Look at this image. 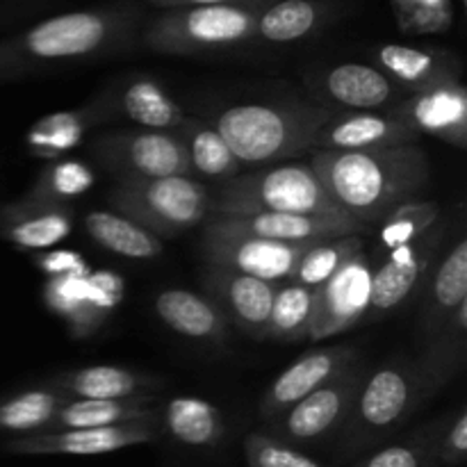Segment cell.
<instances>
[{
    "label": "cell",
    "mask_w": 467,
    "mask_h": 467,
    "mask_svg": "<svg viewBox=\"0 0 467 467\" xmlns=\"http://www.w3.org/2000/svg\"><path fill=\"white\" fill-rule=\"evenodd\" d=\"M141 12L132 3L55 14L0 41V82L94 62L130 48Z\"/></svg>",
    "instance_id": "obj_1"
},
{
    "label": "cell",
    "mask_w": 467,
    "mask_h": 467,
    "mask_svg": "<svg viewBox=\"0 0 467 467\" xmlns=\"http://www.w3.org/2000/svg\"><path fill=\"white\" fill-rule=\"evenodd\" d=\"M337 208L360 226H377L397 205L429 185L431 169L420 144L377 150H313L308 160Z\"/></svg>",
    "instance_id": "obj_2"
},
{
    "label": "cell",
    "mask_w": 467,
    "mask_h": 467,
    "mask_svg": "<svg viewBox=\"0 0 467 467\" xmlns=\"http://www.w3.org/2000/svg\"><path fill=\"white\" fill-rule=\"evenodd\" d=\"M331 114L317 103L301 100L242 103L222 109L213 126L222 132L240 164L272 167L313 150L315 135Z\"/></svg>",
    "instance_id": "obj_3"
},
{
    "label": "cell",
    "mask_w": 467,
    "mask_h": 467,
    "mask_svg": "<svg viewBox=\"0 0 467 467\" xmlns=\"http://www.w3.org/2000/svg\"><path fill=\"white\" fill-rule=\"evenodd\" d=\"M281 213L351 222L336 205L308 162L272 164L222 182L213 196V214Z\"/></svg>",
    "instance_id": "obj_4"
},
{
    "label": "cell",
    "mask_w": 467,
    "mask_h": 467,
    "mask_svg": "<svg viewBox=\"0 0 467 467\" xmlns=\"http://www.w3.org/2000/svg\"><path fill=\"white\" fill-rule=\"evenodd\" d=\"M272 3V0H269ZM265 5L164 9L141 30V44L158 55H217L255 41V23Z\"/></svg>",
    "instance_id": "obj_5"
},
{
    "label": "cell",
    "mask_w": 467,
    "mask_h": 467,
    "mask_svg": "<svg viewBox=\"0 0 467 467\" xmlns=\"http://www.w3.org/2000/svg\"><path fill=\"white\" fill-rule=\"evenodd\" d=\"M112 213L169 240L199 226L213 214V194L192 176H119L108 192Z\"/></svg>",
    "instance_id": "obj_6"
},
{
    "label": "cell",
    "mask_w": 467,
    "mask_h": 467,
    "mask_svg": "<svg viewBox=\"0 0 467 467\" xmlns=\"http://www.w3.org/2000/svg\"><path fill=\"white\" fill-rule=\"evenodd\" d=\"M427 401L418 368L406 360H390L365 372L349 415L345 420L342 447L360 451L392 436Z\"/></svg>",
    "instance_id": "obj_7"
},
{
    "label": "cell",
    "mask_w": 467,
    "mask_h": 467,
    "mask_svg": "<svg viewBox=\"0 0 467 467\" xmlns=\"http://www.w3.org/2000/svg\"><path fill=\"white\" fill-rule=\"evenodd\" d=\"M89 155L114 176L167 178L192 176L185 144L178 132L114 130L96 137Z\"/></svg>",
    "instance_id": "obj_8"
},
{
    "label": "cell",
    "mask_w": 467,
    "mask_h": 467,
    "mask_svg": "<svg viewBox=\"0 0 467 467\" xmlns=\"http://www.w3.org/2000/svg\"><path fill=\"white\" fill-rule=\"evenodd\" d=\"M445 237L447 222L441 217L418 240L381 258L372 274V301L365 319L377 322L388 317L422 295Z\"/></svg>",
    "instance_id": "obj_9"
},
{
    "label": "cell",
    "mask_w": 467,
    "mask_h": 467,
    "mask_svg": "<svg viewBox=\"0 0 467 467\" xmlns=\"http://www.w3.org/2000/svg\"><path fill=\"white\" fill-rule=\"evenodd\" d=\"M365 372L368 369L363 368L360 360L351 363L331 381L296 401L285 413L274 418L269 422L272 424L269 436L278 438L287 445H308V442L327 441L333 433H340Z\"/></svg>",
    "instance_id": "obj_10"
},
{
    "label": "cell",
    "mask_w": 467,
    "mask_h": 467,
    "mask_svg": "<svg viewBox=\"0 0 467 467\" xmlns=\"http://www.w3.org/2000/svg\"><path fill=\"white\" fill-rule=\"evenodd\" d=\"M313 244L317 242H306V244L272 242L213 231V228H203V235H201V254H203L205 265L246 274V276L276 283V285L292 281L296 265Z\"/></svg>",
    "instance_id": "obj_11"
},
{
    "label": "cell",
    "mask_w": 467,
    "mask_h": 467,
    "mask_svg": "<svg viewBox=\"0 0 467 467\" xmlns=\"http://www.w3.org/2000/svg\"><path fill=\"white\" fill-rule=\"evenodd\" d=\"M308 89L319 108L328 112H381L409 96L374 64L363 62L317 68L308 76Z\"/></svg>",
    "instance_id": "obj_12"
},
{
    "label": "cell",
    "mask_w": 467,
    "mask_h": 467,
    "mask_svg": "<svg viewBox=\"0 0 467 467\" xmlns=\"http://www.w3.org/2000/svg\"><path fill=\"white\" fill-rule=\"evenodd\" d=\"M372 260L365 251L351 255L324 285L315 290L308 342H322L358 327L372 301Z\"/></svg>",
    "instance_id": "obj_13"
},
{
    "label": "cell",
    "mask_w": 467,
    "mask_h": 467,
    "mask_svg": "<svg viewBox=\"0 0 467 467\" xmlns=\"http://www.w3.org/2000/svg\"><path fill=\"white\" fill-rule=\"evenodd\" d=\"M160 431V420L100 429H55L12 438L5 442V450L21 456H99L158 441Z\"/></svg>",
    "instance_id": "obj_14"
},
{
    "label": "cell",
    "mask_w": 467,
    "mask_h": 467,
    "mask_svg": "<svg viewBox=\"0 0 467 467\" xmlns=\"http://www.w3.org/2000/svg\"><path fill=\"white\" fill-rule=\"evenodd\" d=\"M356 360H360V354L351 345L319 347V349L308 351L269 383L267 390L260 397V418L272 422L274 418L285 413L290 406L322 388Z\"/></svg>",
    "instance_id": "obj_15"
},
{
    "label": "cell",
    "mask_w": 467,
    "mask_h": 467,
    "mask_svg": "<svg viewBox=\"0 0 467 467\" xmlns=\"http://www.w3.org/2000/svg\"><path fill=\"white\" fill-rule=\"evenodd\" d=\"M203 228L233 233V235L260 237L272 242H324L333 237L363 235L368 228L356 222H337V219L301 217V214L255 213V214H210Z\"/></svg>",
    "instance_id": "obj_16"
},
{
    "label": "cell",
    "mask_w": 467,
    "mask_h": 467,
    "mask_svg": "<svg viewBox=\"0 0 467 467\" xmlns=\"http://www.w3.org/2000/svg\"><path fill=\"white\" fill-rule=\"evenodd\" d=\"M420 144V135L392 109L333 112L319 126L313 150H377Z\"/></svg>",
    "instance_id": "obj_17"
},
{
    "label": "cell",
    "mask_w": 467,
    "mask_h": 467,
    "mask_svg": "<svg viewBox=\"0 0 467 467\" xmlns=\"http://www.w3.org/2000/svg\"><path fill=\"white\" fill-rule=\"evenodd\" d=\"M203 287L242 333L254 340H267L276 283L208 265L203 272Z\"/></svg>",
    "instance_id": "obj_18"
},
{
    "label": "cell",
    "mask_w": 467,
    "mask_h": 467,
    "mask_svg": "<svg viewBox=\"0 0 467 467\" xmlns=\"http://www.w3.org/2000/svg\"><path fill=\"white\" fill-rule=\"evenodd\" d=\"M372 64L386 73L404 94L433 89L461 80L463 64L456 53L433 46L381 44L369 50Z\"/></svg>",
    "instance_id": "obj_19"
},
{
    "label": "cell",
    "mask_w": 467,
    "mask_h": 467,
    "mask_svg": "<svg viewBox=\"0 0 467 467\" xmlns=\"http://www.w3.org/2000/svg\"><path fill=\"white\" fill-rule=\"evenodd\" d=\"M392 112L420 137L431 135L454 149H467V89L461 80L409 94Z\"/></svg>",
    "instance_id": "obj_20"
},
{
    "label": "cell",
    "mask_w": 467,
    "mask_h": 467,
    "mask_svg": "<svg viewBox=\"0 0 467 467\" xmlns=\"http://www.w3.org/2000/svg\"><path fill=\"white\" fill-rule=\"evenodd\" d=\"M109 119H114V112L109 94L105 89L80 108L50 112L36 119L26 132V146L35 158L48 160V162L67 158L68 150L80 146V141L85 140L91 128L100 126Z\"/></svg>",
    "instance_id": "obj_21"
},
{
    "label": "cell",
    "mask_w": 467,
    "mask_h": 467,
    "mask_svg": "<svg viewBox=\"0 0 467 467\" xmlns=\"http://www.w3.org/2000/svg\"><path fill=\"white\" fill-rule=\"evenodd\" d=\"M73 219L71 205L23 196L0 208V237L18 249L48 251L71 235Z\"/></svg>",
    "instance_id": "obj_22"
},
{
    "label": "cell",
    "mask_w": 467,
    "mask_h": 467,
    "mask_svg": "<svg viewBox=\"0 0 467 467\" xmlns=\"http://www.w3.org/2000/svg\"><path fill=\"white\" fill-rule=\"evenodd\" d=\"M467 304V237L461 233L450 249L438 255L420 295V336L429 340L459 306Z\"/></svg>",
    "instance_id": "obj_23"
},
{
    "label": "cell",
    "mask_w": 467,
    "mask_h": 467,
    "mask_svg": "<svg viewBox=\"0 0 467 467\" xmlns=\"http://www.w3.org/2000/svg\"><path fill=\"white\" fill-rule=\"evenodd\" d=\"M108 94L114 117L128 119L144 130L178 132L187 117L162 82L146 73L123 78L117 87H108Z\"/></svg>",
    "instance_id": "obj_24"
},
{
    "label": "cell",
    "mask_w": 467,
    "mask_h": 467,
    "mask_svg": "<svg viewBox=\"0 0 467 467\" xmlns=\"http://www.w3.org/2000/svg\"><path fill=\"white\" fill-rule=\"evenodd\" d=\"M50 386L67 400H135L155 397L164 383L158 377L119 365H89L50 379Z\"/></svg>",
    "instance_id": "obj_25"
},
{
    "label": "cell",
    "mask_w": 467,
    "mask_h": 467,
    "mask_svg": "<svg viewBox=\"0 0 467 467\" xmlns=\"http://www.w3.org/2000/svg\"><path fill=\"white\" fill-rule=\"evenodd\" d=\"M340 14V0H272L260 9L255 41L274 46L299 44L331 26Z\"/></svg>",
    "instance_id": "obj_26"
},
{
    "label": "cell",
    "mask_w": 467,
    "mask_h": 467,
    "mask_svg": "<svg viewBox=\"0 0 467 467\" xmlns=\"http://www.w3.org/2000/svg\"><path fill=\"white\" fill-rule=\"evenodd\" d=\"M158 317L178 336L205 345H223L228 336V317L210 296L185 287L162 290L153 301Z\"/></svg>",
    "instance_id": "obj_27"
},
{
    "label": "cell",
    "mask_w": 467,
    "mask_h": 467,
    "mask_svg": "<svg viewBox=\"0 0 467 467\" xmlns=\"http://www.w3.org/2000/svg\"><path fill=\"white\" fill-rule=\"evenodd\" d=\"M467 358V304L459 306L450 319L422 342V354L415 358L420 381H422L427 400L442 390Z\"/></svg>",
    "instance_id": "obj_28"
},
{
    "label": "cell",
    "mask_w": 467,
    "mask_h": 467,
    "mask_svg": "<svg viewBox=\"0 0 467 467\" xmlns=\"http://www.w3.org/2000/svg\"><path fill=\"white\" fill-rule=\"evenodd\" d=\"M160 420L158 397H135V400H67L55 413V429H100L114 424Z\"/></svg>",
    "instance_id": "obj_29"
},
{
    "label": "cell",
    "mask_w": 467,
    "mask_h": 467,
    "mask_svg": "<svg viewBox=\"0 0 467 467\" xmlns=\"http://www.w3.org/2000/svg\"><path fill=\"white\" fill-rule=\"evenodd\" d=\"M160 429L187 447H214L226 433L222 410L201 397H176L160 406Z\"/></svg>",
    "instance_id": "obj_30"
},
{
    "label": "cell",
    "mask_w": 467,
    "mask_h": 467,
    "mask_svg": "<svg viewBox=\"0 0 467 467\" xmlns=\"http://www.w3.org/2000/svg\"><path fill=\"white\" fill-rule=\"evenodd\" d=\"M178 135L185 144L190 169L199 176L226 182L240 173V160L235 158L222 132L213 126V121L185 117L182 126L178 128Z\"/></svg>",
    "instance_id": "obj_31"
},
{
    "label": "cell",
    "mask_w": 467,
    "mask_h": 467,
    "mask_svg": "<svg viewBox=\"0 0 467 467\" xmlns=\"http://www.w3.org/2000/svg\"><path fill=\"white\" fill-rule=\"evenodd\" d=\"M85 231L100 249L112 251L121 258L150 260L162 255L164 242L140 223L108 210H91L85 217Z\"/></svg>",
    "instance_id": "obj_32"
},
{
    "label": "cell",
    "mask_w": 467,
    "mask_h": 467,
    "mask_svg": "<svg viewBox=\"0 0 467 467\" xmlns=\"http://www.w3.org/2000/svg\"><path fill=\"white\" fill-rule=\"evenodd\" d=\"M64 401L67 397L55 390L50 383L5 397L0 400V431L21 433V436L46 431Z\"/></svg>",
    "instance_id": "obj_33"
},
{
    "label": "cell",
    "mask_w": 467,
    "mask_h": 467,
    "mask_svg": "<svg viewBox=\"0 0 467 467\" xmlns=\"http://www.w3.org/2000/svg\"><path fill=\"white\" fill-rule=\"evenodd\" d=\"M315 310V290L299 283H278L269 313V337L278 342H306Z\"/></svg>",
    "instance_id": "obj_34"
},
{
    "label": "cell",
    "mask_w": 467,
    "mask_h": 467,
    "mask_svg": "<svg viewBox=\"0 0 467 467\" xmlns=\"http://www.w3.org/2000/svg\"><path fill=\"white\" fill-rule=\"evenodd\" d=\"M441 205L436 201H406L397 205L386 219L379 222V242L377 251L386 258L392 251L410 244L420 235L429 231L441 219Z\"/></svg>",
    "instance_id": "obj_35"
},
{
    "label": "cell",
    "mask_w": 467,
    "mask_h": 467,
    "mask_svg": "<svg viewBox=\"0 0 467 467\" xmlns=\"http://www.w3.org/2000/svg\"><path fill=\"white\" fill-rule=\"evenodd\" d=\"M85 278L76 276H62V278H48L44 283V301L48 310L64 319L71 328L73 337H87L103 327L99 315L91 310L89 299H87Z\"/></svg>",
    "instance_id": "obj_36"
},
{
    "label": "cell",
    "mask_w": 467,
    "mask_h": 467,
    "mask_svg": "<svg viewBox=\"0 0 467 467\" xmlns=\"http://www.w3.org/2000/svg\"><path fill=\"white\" fill-rule=\"evenodd\" d=\"M94 181V171L87 162L76 158H57L44 164L35 185L30 187L26 196L48 201V203L68 205V201L89 192Z\"/></svg>",
    "instance_id": "obj_37"
},
{
    "label": "cell",
    "mask_w": 467,
    "mask_h": 467,
    "mask_svg": "<svg viewBox=\"0 0 467 467\" xmlns=\"http://www.w3.org/2000/svg\"><path fill=\"white\" fill-rule=\"evenodd\" d=\"M365 242L360 235H347V237H333V240L317 242L310 246L304 254V258L296 265L295 274H292V283L299 285L313 287L317 290L319 285L328 281L347 260L354 254L363 251Z\"/></svg>",
    "instance_id": "obj_38"
},
{
    "label": "cell",
    "mask_w": 467,
    "mask_h": 467,
    "mask_svg": "<svg viewBox=\"0 0 467 467\" xmlns=\"http://www.w3.org/2000/svg\"><path fill=\"white\" fill-rule=\"evenodd\" d=\"M400 30L409 36L445 35L454 26L451 0H392Z\"/></svg>",
    "instance_id": "obj_39"
},
{
    "label": "cell",
    "mask_w": 467,
    "mask_h": 467,
    "mask_svg": "<svg viewBox=\"0 0 467 467\" xmlns=\"http://www.w3.org/2000/svg\"><path fill=\"white\" fill-rule=\"evenodd\" d=\"M438 424L420 429L413 438L383 447L358 467H438L436 463Z\"/></svg>",
    "instance_id": "obj_40"
},
{
    "label": "cell",
    "mask_w": 467,
    "mask_h": 467,
    "mask_svg": "<svg viewBox=\"0 0 467 467\" xmlns=\"http://www.w3.org/2000/svg\"><path fill=\"white\" fill-rule=\"evenodd\" d=\"M244 454L249 467H322L287 442L260 431L246 436Z\"/></svg>",
    "instance_id": "obj_41"
},
{
    "label": "cell",
    "mask_w": 467,
    "mask_h": 467,
    "mask_svg": "<svg viewBox=\"0 0 467 467\" xmlns=\"http://www.w3.org/2000/svg\"><path fill=\"white\" fill-rule=\"evenodd\" d=\"M85 287L91 310L99 315L100 322H105V317L114 313L126 296V283L112 269H91L85 278Z\"/></svg>",
    "instance_id": "obj_42"
},
{
    "label": "cell",
    "mask_w": 467,
    "mask_h": 467,
    "mask_svg": "<svg viewBox=\"0 0 467 467\" xmlns=\"http://www.w3.org/2000/svg\"><path fill=\"white\" fill-rule=\"evenodd\" d=\"M467 456V409L461 406L459 413L447 424H438L436 431V463L456 467Z\"/></svg>",
    "instance_id": "obj_43"
},
{
    "label": "cell",
    "mask_w": 467,
    "mask_h": 467,
    "mask_svg": "<svg viewBox=\"0 0 467 467\" xmlns=\"http://www.w3.org/2000/svg\"><path fill=\"white\" fill-rule=\"evenodd\" d=\"M35 263L36 267L46 274V278H62V276L82 278L91 272L89 263H87L78 251H71V249L46 251V254L36 255Z\"/></svg>",
    "instance_id": "obj_44"
},
{
    "label": "cell",
    "mask_w": 467,
    "mask_h": 467,
    "mask_svg": "<svg viewBox=\"0 0 467 467\" xmlns=\"http://www.w3.org/2000/svg\"><path fill=\"white\" fill-rule=\"evenodd\" d=\"M149 5L164 9H190V7H217V5H265L269 0H146Z\"/></svg>",
    "instance_id": "obj_45"
}]
</instances>
